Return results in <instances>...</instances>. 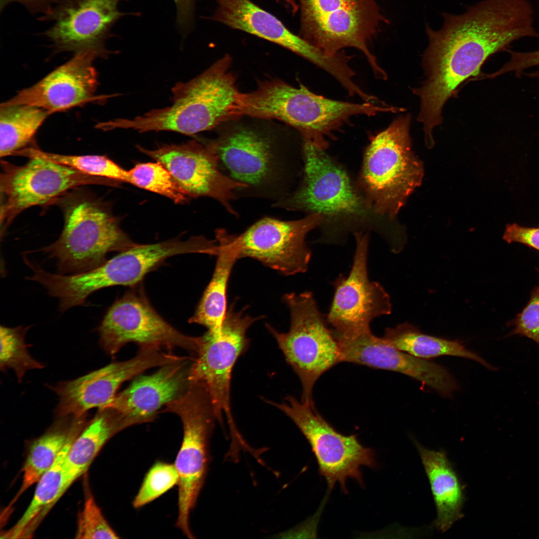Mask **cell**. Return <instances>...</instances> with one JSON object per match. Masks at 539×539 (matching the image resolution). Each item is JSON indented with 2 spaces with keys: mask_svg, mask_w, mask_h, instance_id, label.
Here are the masks:
<instances>
[{
  "mask_svg": "<svg viewBox=\"0 0 539 539\" xmlns=\"http://www.w3.org/2000/svg\"><path fill=\"white\" fill-rule=\"evenodd\" d=\"M443 18L440 29L426 26L428 45L422 63L426 78L413 89L421 100L417 120L428 137L441 123L445 103L463 82L478 75L491 55L534 32L518 0H484L462 14L445 13Z\"/></svg>",
  "mask_w": 539,
  "mask_h": 539,
  "instance_id": "6da1fadb",
  "label": "cell"
},
{
  "mask_svg": "<svg viewBox=\"0 0 539 539\" xmlns=\"http://www.w3.org/2000/svg\"><path fill=\"white\" fill-rule=\"evenodd\" d=\"M387 111L383 103L334 100L317 95L302 85L294 87L279 80L262 82L251 92L239 93L236 106L237 116L282 121L297 130L304 141L324 149L328 146L327 140L351 117Z\"/></svg>",
  "mask_w": 539,
  "mask_h": 539,
  "instance_id": "7a4b0ae2",
  "label": "cell"
},
{
  "mask_svg": "<svg viewBox=\"0 0 539 539\" xmlns=\"http://www.w3.org/2000/svg\"><path fill=\"white\" fill-rule=\"evenodd\" d=\"M227 54L192 80L172 88L173 104L154 109L132 119L110 120L111 129H132L139 132L170 131L188 135L211 129L236 117L239 92L229 71Z\"/></svg>",
  "mask_w": 539,
  "mask_h": 539,
  "instance_id": "3957f363",
  "label": "cell"
},
{
  "mask_svg": "<svg viewBox=\"0 0 539 539\" xmlns=\"http://www.w3.org/2000/svg\"><path fill=\"white\" fill-rule=\"evenodd\" d=\"M324 149L303 141L302 177L299 184L273 207L307 214H318L332 228L327 237L331 239L345 230L369 228L368 223L382 219L368 207L345 169Z\"/></svg>",
  "mask_w": 539,
  "mask_h": 539,
  "instance_id": "277c9868",
  "label": "cell"
},
{
  "mask_svg": "<svg viewBox=\"0 0 539 539\" xmlns=\"http://www.w3.org/2000/svg\"><path fill=\"white\" fill-rule=\"evenodd\" d=\"M411 116L401 115L372 136L363 155L356 186L376 216L394 220L421 184L423 163L412 150Z\"/></svg>",
  "mask_w": 539,
  "mask_h": 539,
  "instance_id": "5b68a950",
  "label": "cell"
},
{
  "mask_svg": "<svg viewBox=\"0 0 539 539\" xmlns=\"http://www.w3.org/2000/svg\"><path fill=\"white\" fill-rule=\"evenodd\" d=\"M210 143L221 171L246 186L238 197L258 198L275 203L294 190L297 160L269 136L241 128Z\"/></svg>",
  "mask_w": 539,
  "mask_h": 539,
  "instance_id": "8992f818",
  "label": "cell"
},
{
  "mask_svg": "<svg viewBox=\"0 0 539 539\" xmlns=\"http://www.w3.org/2000/svg\"><path fill=\"white\" fill-rule=\"evenodd\" d=\"M62 208L64 223L59 238L40 250L55 261L57 273L88 271L104 263L109 253L120 252L136 244L95 200L71 196L62 202Z\"/></svg>",
  "mask_w": 539,
  "mask_h": 539,
  "instance_id": "52a82bcc",
  "label": "cell"
},
{
  "mask_svg": "<svg viewBox=\"0 0 539 539\" xmlns=\"http://www.w3.org/2000/svg\"><path fill=\"white\" fill-rule=\"evenodd\" d=\"M299 35L329 56L353 47L366 57L377 78L385 71L370 50L368 42L388 20L375 0H299Z\"/></svg>",
  "mask_w": 539,
  "mask_h": 539,
  "instance_id": "ba28073f",
  "label": "cell"
},
{
  "mask_svg": "<svg viewBox=\"0 0 539 539\" xmlns=\"http://www.w3.org/2000/svg\"><path fill=\"white\" fill-rule=\"evenodd\" d=\"M282 300L290 313L289 330L279 332L269 323L266 327L299 378L301 401L313 404L312 390L316 381L341 362L339 343L311 291L288 293Z\"/></svg>",
  "mask_w": 539,
  "mask_h": 539,
  "instance_id": "9c48e42d",
  "label": "cell"
},
{
  "mask_svg": "<svg viewBox=\"0 0 539 539\" xmlns=\"http://www.w3.org/2000/svg\"><path fill=\"white\" fill-rule=\"evenodd\" d=\"M162 412L176 414L183 425V441L174 464L179 475L176 525L184 535L194 539L189 516L204 483L209 460L208 442L217 419L206 389L194 382L184 393L167 404Z\"/></svg>",
  "mask_w": 539,
  "mask_h": 539,
  "instance_id": "30bf717a",
  "label": "cell"
},
{
  "mask_svg": "<svg viewBox=\"0 0 539 539\" xmlns=\"http://www.w3.org/2000/svg\"><path fill=\"white\" fill-rule=\"evenodd\" d=\"M266 402L289 417L308 441L329 489L336 483L345 493L346 480H354L361 486L363 481L361 468L377 467L374 451L363 446L355 435H345L336 431L320 415L314 404L299 401L287 396L283 402Z\"/></svg>",
  "mask_w": 539,
  "mask_h": 539,
  "instance_id": "8fae6325",
  "label": "cell"
},
{
  "mask_svg": "<svg viewBox=\"0 0 539 539\" xmlns=\"http://www.w3.org/2000/svg\"><path fill=\"white\" fill-rule=\"evenodd\" d=\"M227 309L221 331L208 330L199 336V344L190 371V380L202 385L207 391L217 420L221 424L226 419L231 436H241L233 416L230 405L232 371L238 358L247 350V331L259 319Z\"/></svg>",
  "mask_w": 539,
  "mask_h": 539,
  "instance_id": "7c38bea8",
  "label": "cell"
},
{
  "mask_svg": "<svg viewBox=\"0 0 539 539\" xmlns=\"http://www.w3.org/2000/svg\"><path fill=\"white\" fill-rule=\"evenodd\" d=\"M323 222L318 214L289 221L266 217L239 235L218 229L215 236L233 250L239 259L251 258L284 275H291L307 270L311 252L305 238Z\"/></svg>",
  "mask_w": 539,
  "mask_h": 539,
  "instance_id": "4fadbf2b",
  "label": "cell"
},
{
  "mask_svg": "<svg viewBox=\"0 0 539 539\" xmlns=\"http://www.w3.org/2000/svg\"><path fill=\"white\" fill-rule=\"evenodd\" d=\"M99 343L113 356L125 344L134 342L141 347L166 350L178 347L194 356L199 337L188 336L171 326L153 308L139 292H129L108 309L98 327Z\"/></svg>",
  "mask_w": 539,
  "mask_h": 539,
  "instance_id": "5bb4252c",
  "label": "cell"
},
{
  "mask_svg": "<svg viewBox=\"0 0 539 539\" xmlns=\"http://www.w3.org/2000/svg\"><path fill=\"white\" fill-rule=\"evenodd\" d=\"M355 250L347 276L340 275L334 281V293L326 319L336 335L348 337L370 330L375 318L390 314L389 294L368 276V233H353Z\"/></svg>",
  "mask_w": 539,
  "mask_h": 539,
  "instance_id": "9a60e30c",
  "label": "cell"
},
{
  "mask_svg": "<svg viewBox=\"0 0 539 539\" xmlns=\"http://www.w3.org/2000/svg\"><path fill=\"white\" fill-rule=\"evenodd\" d=\"M138 148L164 165L187 195L210 197L229 213L238 215L232 203L246 186L221 171L218 157L210 142L192 141L180 145H164L152 150L141 146Z\"/></svg>",
  "mask_w": 539,
  "mask_h": 539,
  "instance_id": "2e32d148",
  "label": "cell"
},
{
  "mask_svg": "<svg viewBox=\"0 0 539 539\" xmlns=\"http://www.w3.org/2000/svg\"><path fill=\"white\" fill-rule=\"evenodd\" d=\"M172 359V355L162 349L141 347L130 359L111 363L80 377L50 386L59 399L54 415L56 418L82 415L91 409L104 407L113 400L122 383Z\"/></svg>",
  "mask_w": 539,
  "mask_h": 539,
  "instance_id": "e0dca14e",
  "label": "cell"
},
{
  "mask_svg": "<svg viewBox=\"0 0 539 539\" xmlns=\"http://www.w3.org/2000/svg\"><path fill=\"white\" fill-rule=\"evenodd\" d=\"M215 1L216 8L208 17L210 20L278 44L322 68L338 82L350 74V58L344 51L334 56L326 54L251 0Z\"/></svg>",
  "mask_w": 539,
  "mask_h": 539,
  "instance_id": "ac0fdd59",
  "label": "cell"
},
{
  "mask_svg": "<svg viewBox=\"0 0 539 539\" xmlns=\"http://www.w3.org/2000/svg\"><path fill=\"white\" fill-rule=\"evenodd\" d=\"M201 250L199 236L185 241L172 240L152 244H136L97 267L70 275L68 287L75 299L84 303L91 294L99 289L115 285L136 284L168 258L200 253Z\"/></svg>",
  "mask_w": 539,
  "mask_h": 539,
  "instance_id": "d6986e66",
  "label": "cell"
},
{
  "mask_svg": "<svg viewBox=\"0 0 539 539\" xmlns=\"http://www.w3.org/2000/svg\"><path fill=\"white\" fill-rule=\"evenodd\" d=\"M3 164L0 188L5 200L1 220L7 222L25 209L46 203L72 188L104 184L106 179L39 157L30 158L20 166Z\"/></svg>",
  "mask_w": 539,
  "mask_h": 539,
  "instance_id": "ffe728a7",
  "label": "cell"
},
{
  "mask_svg": "<svg viewBox=\"0 0 539 539\" xmlns=\"http://www.w3.org/2000/svg\"><path fill=\"white\" fill-rule=\"evenodd\" d=\"M124 0H56L51 14L45 20L52 25L43 35L58 51L75 53L87 49L108 51L105 41L113 25L127 14L118 9Z\"/></svg>",
  "mask_w": 539,
  "mask_h": 539,
  "instance_id": "44dd1931",
  "label": "cell"
},
{
  "mask_svg": "<svg viewBox=\"0 0 539 539\" xmlns=\"http://www.w3.org/2000/svg\"><path fill=\"white\" fill-rule=\"evenodd\" d=\"M341 361L397 372L409 376L430 387L440 395L448 397L458 385L442 366L414 356L398 349L383 337L370 330L355 335L336 336Z\"/></svg>",
  "mask_w": 539,
  "mask_h": 539,
  "instance_id": "7402d4cb",
  "label": "cell"
},
{
  "mask_svg": "<svg viewBox=\"0 0 539 539\" xmlns=\"http://www.w3.org/2000/svg\"><path fill=\"white\" fill-rule=\"evenodd\" d=\"M193 360V356H184L151 374L136 376L106 406L115 412L125 428L152 421L160 408L187 390Z\"/></svg>",
  "mask_w": 539,
  "mask_h": 539,
  "instance_id": "603a6c76",
  "label": "cell"
},
{
  "mask_svg": "<svg viewBox=\"0 0 539 539\" xmlns=\"http://www.w3.org/2000/svg\"><path fill=\"white\" fill-rule=\"evenodd\" d=\"M98 51L87 49L75 53L64 64L36 84L18 92L2 105L26 104L51 114L83 104L92 100L98 85L97 73L93 65Z\"/></svg>",
  "mask_w": 539,
  "mask_h": 539,
  "instance_id": "cb8c5ba5",
  "label": "cell"
},
{
  "mask_svg": "<svg viewBox=\"0 0 539 539\" xmlns=\"http://www.w3.org/2000/svg\"><path fill=\"white\" fill-rule=\"evenodd\" d=\"M428 477L437 511L435 527L444 532L463 517V487L446 453L423 447L414 439Z\"/></svg>",
  "mask_w": 539,
  "mask_h": 539,
  "instance_id": "d4e9b609",
  "label": "cell"
},
{
  "mask_svg": "<svg viewBox=\"0 0 539 539\" xmlns=\"http://www.w3.org/2000/svg\"><path fill=\"white\" fill-rule=\"evenodd\" d=\"M88 413L57 418L50 429L30 446L23 467V478L17 499L54 464L61 451L72 438L77 437L87 424Z\"/></svg>",
  "mask_w": 539,
  "mask_h": 539,
  "instance_id": "484cf974",
  "label": "cell"
},
{
  "mask_svg": "<svg viewBox=\"0 0 539 539\" xmlns=\"http://www.w3.org/2000/svg\"><path fill=\"white\" fill-rule=\"evenodd\" d=\"M70 439L61 451L52 466L38 480L32 499L16 525L6 535L19 538L31 528L40 516L48 510L81 476L69 464L67 455L74 439Z\"/></svg>",
  "mask_w": 539,
  "mask_h": 539,
  "instance_id": "4316f807",
  "label": "cell"
},
{
  "mask_svg": "<svg viewBox=\"0 0 539 539\" xmlns=\"http://www.w3.org/2000/svg\"><path fill=\"white\" fill-rule=\"evenodd\" d=\"M212 255L217 257L212 278L189 322L202 325L208 330L221 332L227 313V291L232 269L239 259L226 245L213 240Z\"/></svg>",
  "mask_w": 539,
  "mask_h": 539,
  "instance_id": "83f0119b",
  "label": "cell"
},
{
  "mask_svg": "<svg viewBox=\"0 0 539 539\" xmlns=\"http://www.w3.org/2000/svg\"><path fill=\"white\" fill-rule=\"evenodd\" d=\"M391 345L418 358L427 359L440 356H458L473 360L495 370L476 353L467 349L457 340H450L423 333L415 326L404 322L386 328L383 337Z\"/></svg>",
  "mask_w": 539,
  "mask_h": 539,
  "instance_id": "f1b7e54d",
  "label": "cell"
},
{
  "mask_svg": "<svg viewBox=\"0 0 539 539\" xmlns=\"http://www.w3.org/2000/svg\"><path fill=\"white\" fill-rule=\"evenodd\" d=\"M124 429L111 408H99L73 441L67 455L69 464L82 475L106 442Z\"/></svg>",
  "mask_w": 539,
  "mask_h": 539,
  "instance_id": "f546056e",
  "label": "cell"
},
{
  "mask_svg": "<svg viewBox=\"0 0 539 539\" xmlns=\"http://www.w3.org/2000/svg\"><path fill=\"white\" fill-rule=\"evenodd\" d=\"M49 114L45 110L32 105L0 104V157L13 155L24 148Z\"/></svg>",
  "mask_w": 539,
  "mask_h": 539,
  "instance_id": "4dcf8cb0",
  "label": "cell"
},
{
  "mask_svg": "<svg viewBox=\"0 0 539 539\" xmlns=\"http://www.w3.org/2000/svg\"><path fill=\"white\" fill-rule=\"evenodd\" d=\"M16 155L28 158L39 157L61 164L92 176L128 181V171L104 156L66 155L44 152L35 148H24Z\"/></svg>",
  "mask_w": 539,
  "mask_h": 539,
  "instance_id": "1f68e13d",
  "label": "cell"
},
{
  "mask_svg": "<svg viewBox=\"0 0 539 539\" xmlns=\"http://www.w3.org/2000/svg\"><path fill=\"white\" fill-rule=\"evenodd\" d=\"M28 328L21 326L0 327V370L12 369L19 382H21L27 371L44 367L42 363L34 359L29 353L25 341Z\"/></svg>",
  "mask_w": 539,
  "mask_h": 539,
  "instance_id": "d6a6232c",
  "label": "cell"
},
{
  "mask_svg": "<svg viewBox=\"0 0 539 539\" xmlns=\"http://www.w3.org/2000/svg\"><path fill=\"white\" fill-rule=\"evenodd\" d=\"M128 183L139 188L166 196L175 203L187 199V194L161 163H139L128 171Z\"/></svg>",
  "mask_w": 539,
  "mask_h": 539,
  "instance_id": "836d02e7",
  "label": "cell"
},
{
  "mask_svg": "<svg viewBox=\"0 0 539 539\" xmlns=\"http://www.w3.org/2000/svg\"><path fill=\"white\" fill-rule=\"evenodd\" d=\"M178 482L179 475L175 464L156 463L146 474L133 500V507L139 508L150 503L178 484Z\"/></svg>",
  "mask_w": 539,
  "mask_h": 539,
  "instance_id": "e575fe53",
  "label": "cell"
},
{
  "mask_svg": "<svg viewBox=\"0 0 539 539\" xmlns=\"http://www.w3.org/2000/svg\"><path fill=\"white\" fill-rule=\"evenodd\" d=\"M76 538H119L106 520L92 496L86 499L78 515Z\"/></svg>",
  "mask_w": 539,
  "mask_h": 539,
  "instance_id": "d590c367",
  "label": "cell"
},
{
  "mask_svg": "<svg viewBox=\"0 0 539 539\" xmlns=\"http://www.w3.org/2000/svg\"><path fill=\"white\" fill-rule=\"evenodd\" d=\"M510 335L526 336L539 344V286L534 288L527 305L512 321Z\"/></svg>",
  "mask_w": 539,
  "mask_h": 539,
  "instance_id": "8d00e7d4",
  "label": "cell"
},
{
  "mask_svg": "<svg viewBox=\"0 0 539 539\" xmlns=\"http://www.w3.org/2000/svg\"><path fill=\"white\" fill-rule=\"evenodd\" d=\"M503 238L508 244L519 243L539 251V227H526L515 223L507 224Z\"/></svg>",
  "mask_w": 539,
  "mask_h": 539,
  "instance_id": "74e56055",
  "label": "cell"
},
{
  "mask_svg": "<svg viewBox=\"0 0 539 539\" xmlns=\"http://www.w3.org/2000/svg\"><path fill=\"white\" fill-rule=\"evenodd\" d=\"M176 10V22L180 32L186 34L193 25L195 0H174Z\"/></svg>",
  "mask_w": 539,
  "mask_h": 539,
  "instance_id": "f35d334b",
  "label": "cell"
},
{
  "mask_svg": "<svg viewBox=\"0 0 539 539\" xmlns=\"http://www.w3.org/2000/svg\"><path fill=\"white\" fill-rule=\"evenodd\" d=\"M13 2L22 4L32 14H40V20H45L52 12L53 5L51 0H0V10L2 11Z\"/></svg>",
  "mask_w": 539,
  "mask_h": 539,
  "instance_id": "ab89813d",
  "label": "cell"
},
{
  "mask_svg": "<svg viewBox=\"0 0 539 539\" xmlns=\"http://www.w3.org/2000/svg\"><path fill=\"white\" fill-rule=\"evenodd\" d=\"M519 62L520 67L523 70L539 66V50L522 52L519 55ZM528 76L539 79V70L528 74Z\"/></svg>",
  "mask_w": 539,
  "mask_h": 539,
  "instance_id": "60d3db41",
  "label": "cell"
},
{
  "mask_svg": "<svg viewBox=\"0 0 539 539\" xmlns=\"http://www.w3.org/2000/svg\"><path fill=\"white\" fill-rule=\"evenodd\" d=\"M275 1L286 8L293 6L295 3V0H275Z\"/></svg>",
  "mask_w": 539,
  "mask_h": 539,
  "instance_id": "b9f144b4",
  "label": "cell"
},
{
  "mask_svg": "<svg viewBox=\"0 0 539 539\" xmlns=\"http://www.w3.org/2000/svg\"><path fill=\"white\" fill-rule=\"evenodd\" d=\"M232 446H233V445H232ZM238 446H239V445H238Z\"/></svg>",
  "mask_w": 539,
  "mask_h": 539,
  "instance_id": "7bdbcfd3",
  "label": "cell"
}]
</instances>
